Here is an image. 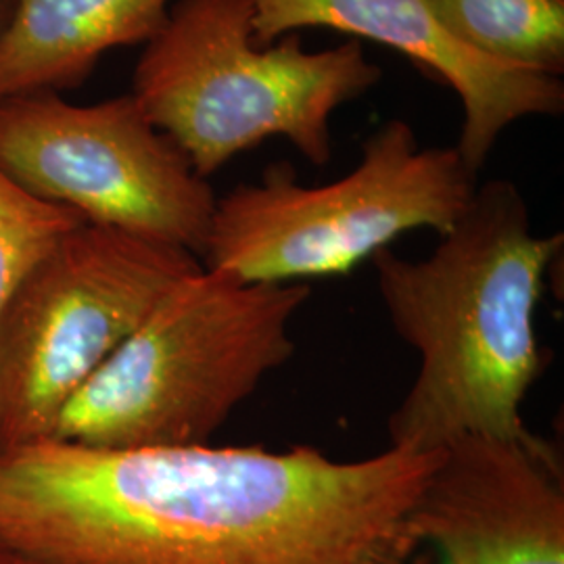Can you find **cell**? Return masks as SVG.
Masks as SVG:
<instances>
[{
	"mask_svg": "<svg viewBox=\"0 0 564 564\" xmlns=\"http://www.w3.org/2000/svg\"><path fill=\"white\" fill-rule=\"evenodd\" d=\"M174 0H15L0 39V99L65 93L102 55L151 41Z\"/></svg>",
	"mask_w": 564,
	"mask_h": 564,
	"instance_id": "obj_10",
	"label": "cell"
},
{
	"mask_svg": "<svg viewBox=\"0 0 564 564\" xmlns=\"http://www.w3.org/2000/svg\"><path fill=\"white\" fill-rule=\"evenodd\" d=\"M381 76L358 41L305 51L289 34L258 44L251 0H174L142 48L130 95L207 178L268 139L326 165L333 113Z\"/></svg>",
	"mask_w": 564,
	"mask_h": 564,
	"instance_id": "obj_4",
	"label": "cell"
},
{
	"mask_svg": "<svg viewBox=\"0 0 564 564\" xmlns=\"http://www.w3.org/2000/svg\"><path fill=\"white\" fill-rule=\"evenodd\" d=\"M0 564H36L32 563V561H28V558H23L20 554H15V552H11V550H7V547H2L0 545Z\"/></svg>",
	"mask_w": 564,
	"mask_h": 564,
	"instance_id": "obj_14",
	"label": "cell"
},
{
	"mask_svg": "<svg viewBox=\"0 0 564 564\" xmlns=\"http://www.w3.org/2000/svg\"><path fill=\"white\" fill-rule=\"evenodd\" d=\"M564 237H540L510 181L485 182L433 253L372 256L379 295L419 370L389 416V447L442 452L463 437L524 440L523 403L547 364L535 314Z\"/></svg>",
	"mask_w": 564,
	"mask_h": 564,
	"instance_id": "obj_2",
	"label": "cell"
},
{
	"mask_svg": "<svg viewBox=\"0 0 564 564\" xmlns=\"http://www.w3.org/2000/svg\"><path fill=\"white\" fill-rule=\"evenodd\" d=\"M0 167L32 195L202 258L218 197L132 95L0 99Z\"/></svg>",
	"mask_w": 564,
	"mask_h": 564,
	"instance_id": "obj_7",
	"label": "cell"
},
{
	"mask_svg": "<svg viewBox=\"0 0 564 564\" xmlns=\"http://www.w3.org/2000/svg\"><path fill=\"white\" fill-rule=\"evenodd\" d=\"M477 191L456 147H421L405 120L362 144L339 181L300 184L289 163L216 203L203 265L245 282L341 276L412 230L445 235Z\"/></svg>",
	"mask_w": 564,
	"mask_h": 564,
	"instance_id": "obj_5",
	"label": "cell"
},
{
	"mask_svg": "<svg viewBox=\"0 0 564 564\" xmlns=\"http://www.w3.org/2000/svg\"><path fill=\"white\" fill-rule=\"evenodd\" d=\"M253 39L272 44L310 28H326L398 51L463 102L456 151L475 174L514 121L564 111L561 78L487 59L456 41L424 0H251Z\"/></svg>",
	"mask_w": 564,
	"mask_h": 564,
	"instance_id": "obj_9",
	"label": "cell"
},
{
	"mask_svg": "<svg viewBox=\"0 0 564 564\" xmlns=\"http://www.w3.org/2000/svg\"><path fill=\"white\" fill-rule=\"evenodd\" d=\"M82 224L80 214L32 195L0 167V312L25 274Z\"/></svg>",
	"mask_w": 564,
	"mask_h": 564,
	"instance_id": "obj_12",
	"label": "cell"
},
{
	"mask_svg": "<svg viewBox=\"0 0 564 564\" xmlns=\"http://www.w3.org/2000/svg\"><path fill=\"white\" fill-rule=\"evenodd\" d=\"M437 458L42 440L0 452V545L36 564H408Z\"/></svg>",
	"mask_w": 564,
	"mask_h": 564,
	"instance_id": "obj_1",
	"label": "cell"
},
{
	"mask_svg": "<svg viewBox=\"0 0 564 564\" xmlns=\"http://www.w3.org/2000/svg\"><path fill=\"white\" fill-rule=\"evenodd\" d=\"M437 564H564L561 456L538 435L463 437L440 452L408 517Z\"/></svg>",
	"mask_w": 564,
	"mask_h": 564,
	"instance_id": "obj_8",
	"label": "cell"
},
{
	"mask_svg": "<svg viewBox=\"0 0 564 564\" xmlns=\"http://www.w3.org/2000/svg\"><path fill=\"white\" fill-rule=\"evenodd\" d=\"M445 30L487 59L561 78L564 0H424Z\"/></svg>",
	"mask_w": 564,
	"mask_h": 564,
	"instance_id": "obj_11",
	"label": "cell"
},
{
	"mask_svg": "<svg viewBox=\"0 0 564 564\" xmlns=\"http://www.w3.org/2000/svg\"><path fill=\"white\" fill-rule=\"evenodd\" d=\"M13 7H15V0H0V39L9 25V20L13 15Z\"/></svg>",
	"mask_w": 564,
	"mask_h": 564,
	"instance_id": "obj_13",
	"label": "cell"
},
{
	"mask_svg": "<svg viewBox=\"0 0 564 564\" xmlns=\"http://www.w3.org/2000/svg\"><path fill=\"white\" fill-rule=\"evenodd\" d=\"M303 282H245L197 268L67 402L53 440L105 449L209 445L289 362Z\"/></svg>",
	"mask_w": 564,
	"mask_h": 564,
	"instance_id": "obj_3",
	"label": "cell"
},
{
	"mask_svg": "<svg viewBox=\"0 0 564 564\" xmlns=\"http://www.w3.org/2000/svg\"><path fill=\"white\" fill-rule=\"evenodd\" d=\"M197 256L118 228L67 232L0 312V452L53 440L63 408Z\"/></svg>",
	"mask_w": 564,
	"mask_h": 564,
	"instance_id": "obj_6",
	"label": "cell"
}]
</instances>
